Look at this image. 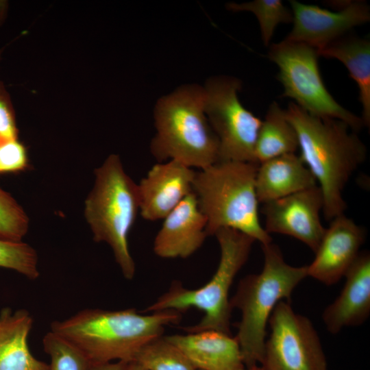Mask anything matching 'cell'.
I'll return each mask as SVG.
<instances>
[{
	"mask_svg": "<svg viewBox=\"0 0 370 370\" xmlns=\"http://www.w3.org/2000/svg\"><path fill=\"white\" fill-rule=\"evenodd\" d=\"M319 56L334 58L347 69L359 89L361 119L365 126L370 124V42L355 36H344L318 50Z\"/></svg>",
	"mask_w": 370,
	"mask_h": 370,
	"instance_id": "obj_20",
	"label": "cell"
},
{
	"mask_svg": "<svg viewBox=\"0 0 370 370\" xmlns=\"http://www.w3.org/2000/svg\"><path fill=\"white\" fill-rule=\"evenodd\" d=\"M344 277L346 281L341 292L322 314L327 330L332 334L345 327L360 325L369 316V253H360Z\"/></svg>",
	"mask_w": 370,
	"mask_h": 370,
	"instance_id": "obj_16",
	"label": "cell"
},
{
	"mask_svg": "<svg viewBox=\"0 0 370 370\" xmlns=\"http://www.w3.org/2000/svg\"><path fill=\"white\" fill-rule=\"evenodd\" d=\"M323 196L317 185L263 204L264 230L292 236L316 251L325 228L320 219Z\"/></svg>",
	"mask_w": 370,
	"mask_h": 370,
	"instance_id": "obj_12",
	"label": "cell"
},
{
	"mask_svg": "<svg viewBox=\"0 0 370 370\" xmlns=\"http://www.w3.org/2000/svg\"><path fill=\"white\" fill-rule=\"evenodd\" d=\"M244 370H262L259 366H255L251 368H245Z\"/></svg>",
	"mask_w": 370,
	"mask_h": 370,
	"instance_id": "obj_31",
	"label": "cell"
},
{
	"mask_svg": "<svg viewBox=\"0 0 370 370\" xmlns=\"http://www.w3.org/2000/svg\"><path fill=\"white\" fill-rule=\"evenodd\" d=\"M128 370H145L141 366L134 362H130Z\"/></svg>",
	"mask_w": 370,
	"mask_h": 370,
	"instance_id": "obj_30",
	"label": "cell"
},
{
	"mask_svg": "<svg viewBox=\"0 0 370 370\" xmlns=\"http://www.w3.org/2000/svg\"><path fill=\"white\" fill-rule=\"evenodd\" d=\"M33 318L25 309L0 312V370H49V364L31 352L28 336Z\"/></svg>",
	"mask_w": 370,
	"mask_h": 370,
	"instance_id": "obj_19",
	"label": "cell"
},
{
	"mask_svg": "<svg viewBox=\"0 0 370 370\" xmlns=\"http://www.w3.org/2000/svg\"><path fill=\"white\" fill-rule=\"evenodd\" d=\"M130 362L112 361L106 362H90L86 370H128Z\"/></svg>",
	"mask_w": 370,
	"mask_h": 370,
	"instance_id": "obj_29",
	"label": "cell"
},
{
	"mask_svg": "<svg viewBox=\"0 0 370 370\" xmlns=\"http://www.w3.org/2000/svg\"><path fill=\"white\" fill-rule=\"evenodd\" d=\"M365 236V230L344 214L332 219L307 265L308 277L327 286L336 284L358 258Z\"/></svg>",
	"mask_w": 370,
	"mask_h": 370,
	"instance_id": "obj_13",
	"label": "cell"
},
{
	"mask_svg": "<svg viewBox=\"0 0 370 370\" xmlns=\"http://www.w3.org/2000/svg\"><path fill=\"white\" fill-rule=\"evenodd\" d=\"M262 271L244 277L230 299L232 309L241 313L235 337L246 368L259 366L262 362L267 325L275 306L282 300L290 302L294 289L308 277L307 266L286 263L279 247L272 242L262 245Z\"/></svg>",
	"mask_w": 370,
	"mask_h": 370,
	"instance_id": "obj_3",
	"label": "cell"
},
{
	"mask_svg": "<svg viewBox=\"0 0 370 370\" xmlns=\"http://www.w3.org/2000/svg\"><path fill=\"white\" fill-rule=\"evenodd\" d=\"M241 88V81L234 77L210 78L204 87V112L219 140V161L257 163L255 147L262 121L242 105Z\"/></svg>",
	"mask_w": 370,
	"mask_h": 370,
	"instance_id": "obj_9",
	"label": "cell"
},
{
	"mask_svg": "<svg viewBox=\"0 0 370 370\" xmlns=\"http://www.w3.org/2000/svg\"><path fill=\"white\" fill-rule=\"evenodd\" d=\"M265 340L262 370H328L317 332L310 320L282 300L273 310Z\"/></svg>",
	"mask_w": 370,
	"mask_h": 370,
	"instance_id": "obj_10",
	"label": "cell"
},
{
	"mask_svg": "<svg viewBox=\"0 0 370 370\" xmlns=\"http://www.w3.org/2000/svg\"><path fill=\"white\" fill-rule=\"evenodd\" d=\"M285 114L294 127L299 157L314 176L323 196L324 217L332 220L347 208L344 188L367 158V148L347 124L312 115L294 102Z\"/></svg>",
	"mask_w": 370,
	"mask_h": 370,
	"instance_id": "obj_1",
	"label": "cell"
},
{
	"mask_svg": "<svg viewBox=\"0 0 370 370\" xmlns=\"http://www.w3.org/2000/svg\"><path fill=\"white\" fill-rule=\"evenodd\" d=\"M29 220L25 211L7 191L0 187V238L23 241Z\"/></svg>",
	"mask_w": 370,
	"mask_h": 370,
	"instance_id": "obj_26",
	"label": "cell"
},
{
	"mask_svg": "<svg viewBox=\"0 0 370 370\" xmlns=\"http://www.w3.org/2000/svg\"><path fill=\"white\" fill-rule=\"evenodd\" d=\"M153 249L158 257L186 258L204 244L207 221L194 193L189 194L164 219Z\"/></svg>",
	"mask_w": 370,
	"mask_h": 370,
	"instance_id": "obj_15",
	"label": "cell"
},
{
	"mask_svg": "<svg viewBox=\"0 0 370 370\" xmlns=\"http://www.w3.org/2000/svg\"><path fill=\"white\" fill-rule=\"evenodd\" d=\"M17 139L14 111L10 97L0 82V145Z\"/></svg>",
	"mask_w": 370,
	"mask_h": 370,
	"instance_id": "obj_28",
	"label": "cell"
},
{
	"mask_svg": "<svg viewBox=\"0 0 370 370\" xmlns=\"http://www.w3.org/2000/svg\"><path fill=\"white\" fill-rule=\"evenodd\" d=\"M182 313L162 310L143 314L134 308L85 309L51 323V332L76 347L90 362L134 360L138 351L178 323Z\"/></svg>",
	"mask_w": 370,
	"mask_h": 370,
	"instance_id": "obj_2",
	"label": "cell"
},
{
	"mask_svg": "<svg viewBox=\"0 0 370 370\" xmlns=\"http://www.w3.org/2000/svg\"><path fill=\"white\" fill-rule=\"evenodd\" d=\"M220 247V260L212 278L196 289L185 288L177 281L145 308L146 312L175 310L180 313L197 308L204 314L196 324L184 328L186 332L217 330L231 334L232 308L229 292L233 281L246 263L254 238L238 230L221 228L214 234Z\"/></svg>",
	"mask_w": 370,
	"mask_h": 370,
	"instance_id": "obj_7",
	"label": "cell"
},
{
	"mask_svg": "<svg viewBox=\"0 0 370 370\" xmlns=\"http://www.w3.org/2000/svg\"><path fill=\"white\" fill-rule=\"evenodd\" d=\"M42 344L49 356V370H86L89 361L82 352L57 334L47 332Z\"/></svg>",
	"mask_w": 370,
	"mask_h": 370,
	"instance_id": "obj_25",
	"label": "cell"
},
{
	"mask_svg": "<svg viewBox=\"0 0 370 370\" xmlns=\"http://www.w3.org/2000/svg\"><path fill=\"white\" fill-rule=\"evenodd\" d=\"M259 164L223 160L196 172L193 192L212 236L221 228L238 230L261 243L272 238L261 225L256 177Z\"/></svg>",
	"mask_w": 370,
	"mask_h": 370,
	"instance_id": "obj_4",
	"label": "cell"
},
{
	"mask_svg": "<svg viewBox=\"0 0 370 370\" xmlns=\"http://www.w3.org/2000/svg\"><path fill=\"white\" fill-rule=\"evenodd\" d=\"M317 49L286 39L269 45V59L278 69V79L284 91L281 97L296 101L309 114L345 122L357 132L365 125L360 116L340 105L327 90L318 65Z\"/></svg>",
	"mask_w": 370,
	"mask_h": 370,
	"instance_id": "obj_8",
	"label": "cell"
},
{
	"mask_svg": "<svg viewBox=\"0 0 370 370\" xmlns=\"http://www.w3.org/2000/svg\"><path fill=\"white\" fill-rule=\"evenodd\" d=\"M195 173L175 160L154 164L138 184L142 217L150 221L164 219L193 193Z\"/></svg>",
	"mask_w": 370,
	"mask_h": 370,
	"instance_id": "obj_14",
	"label": "cell"
},
{
	"mask_svg": "<svg viewBox=\"0 0 370 370\" xmlns=\"http://www.w3.org/2000/svg\"><path fill=\"white\" fill-rule=\"evenodd\" d=\"M293 26L284 38L302 42L317 51L344 36L370 20V9L362 1L341 3L337 11L291 0Z\"/></svg>",
	"mask_w": 370,
	"mask_h": 370,
	"instance_id": "obj_11",
	"label": "cell"
},
{
	"mask_svg": "<svg viewBox=\"0 0 370 370\" xmlns=\"http://www.w3.org/2000/svg\"><path fill=\"white\" fill-rule=\"evenodd\" d=\"M298 149L296 132L277 102H272L262 121L255 147L256 161L260 164L268 160Z\"/></svg>",
	"mask_w": 370,
	"mask_h": 370,
	"instance_id": "obj_21",
	"label": "cell"
},
{
	"mask_svg": "<svg viewBox=\"0 0 370 370\" xmlns=\"http://www.w3.org/2000/svg\"><path fill=\"white\" fill-rule=\"evenodd\" d=\"M0 267L14 271L30 280L40 275L37 253L23 241L0 238Z\"/></svg>",
	"mask_w": 370,
	"mask_h": 370,
	"instance_id": "obj_24",
	"label": "cell"
},
{
	"mask_svg": "<svg viewBox=\"0 0 370 370\" xmlns=\"http://www.w3.org/2000/svg\"><path fill=\"white\" fill-rule=\"evenodd\" d=\"M317 186L299 156L284 154L259 164L256 191L259 203L266 204Z\"/></svg>",
	"mask_w": 370,
	"mask_h": 370,
	"instance_id": "obj_18",
	"label": "cell"
},
{
	"mask_svg": "<svg viewBox=\"0 0 370 370\" xmlns=\"http://www.w3.org/2000/svg\"><path fill=\"white\" fill-rule=\"evenodd\" d=\"M197 370H244L239 344L232 334L208 330L165 336Z\"/></svg>",
	"mask_w": 370,
	"mask_h": 370,
	"instance_id": "obj_17",
	"label": "cell"
},
{
	"mask_svg": "<svg viewBox=\"0 0 370 370\" xmlns=\"http://www.w3.org/2000/svg\"><path fill=\"white\" fill-rule=\"evenodd\" d=\"M227 8L234 12L249 11L257 18L261 38L265 47H269L271 40L278 25L293 23L291 9L281 0H254L247 3H229Z\"/></svg>",
	"mask_w": 370,
	"mask_h": 370,
	"instance_id": "obj_23",
	"label": "cell"
},
{
	"mask_svg": "<svg viewBox=\"0 0 370 370\" xmlns=\"http://www.w3.org/2000/svg\"><path fill=\"white\" fill-rule=\"evenodd\" d=\"M27 165L26 149L18 139L0 145V173L21 171Z\"/></svg>",
	"mask_w": 370,
	"mask_h": 370,
	"instance_id": "obj_27",
	"label": "cell"
},
{
	"mask_svg": "<svg viewBox=\"0 0 370 370\" xmlns=\"http://www.w3.org/2000/svg\"><path fill=\"white\" fill-rule=\"evenodd\" d=\"M132 362L145 370H197L183 352L163 335L146 343Z\"/></svg>",
	"mask_w": 370,
	"mask_h": 370,
	"instance_id": "obj_22",
	"label": "cell"
},
{
	"mask_svg": "<svg viewBox=\"0 0 370 370\" xmlns=\"http://www.w3.org/2000/svg\"><path fill=\"white\" fill-rule=\"evenodd\" d=\"M204 101V88L199 85L182 86L158 101L150 149L158 162L175 160L201 170L219 161V140L205 114Z\"/></svg>",
	"mask_w": 370,
	"mask_h": 370,
	"instance_id": "obj_5",
	"label": "cell"
},
{
	"mask_svg": "<svg viewBox=\"0 0 370 370\" xmlns=\"http://www.w3.org/2000/svg\"><path fill=\"white\" fill-rule=\"evenodd\" d=\"M94 174V185L84 201V218L94 241L110 247L123 275L132 280L136 265L128 236L140 212L138 184L116 154L110 155Z\"/></svg>",
	"mask_w": 370,
	"mask_h": 370,
	"instance_id": "obj_6",
	"label": "cell"
}]
</instances>
